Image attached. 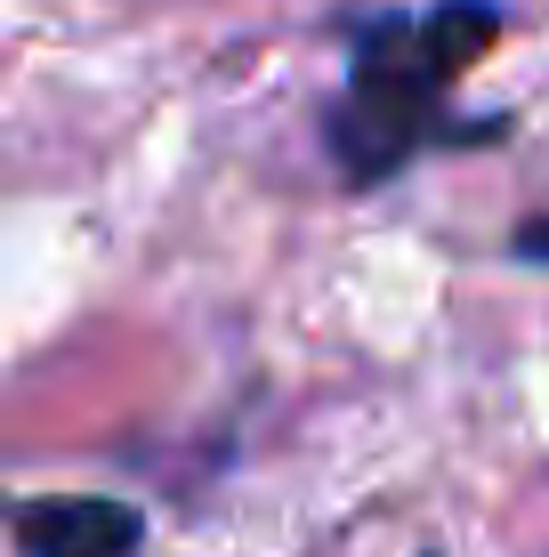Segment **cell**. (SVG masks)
Returning <instances> with one entry per match:
<instances>
[{"instance_id": "7a4b0ae2", "label": "cell", "mask_w": 549, "mask_h": 557, "mask_svg": "<svg viewBox=\"0 0 549 557\" xmlns=\"http://www.w3.org/2000/svg\"><path fill=\"white\" fill-rule=\"evenodd\" d=\"M138 542H146V517L129 502H98V493L16 509V549L25 557H129Z\"/></svg>"}, {"instance_id": "3957f363", "label": "cell", "mask_w": 549, "mask_h": 557, "mask_svg": "<svg viewBox=\"0 0 549 557\" xmlns=\"http://www.w3.org/2000/svg\"><path fill=\"white\" fill-rule=\"evenodd\" d=\"M517 251L549 267V219H534V226H517Z\"/></svg>"}, {"instance_id": "6da1fadb", "label": "cell", "mask_w": 549, "mask_h": 557, "mask_svg": "<svg viewBox=\"0 0 549 557\" xmlns=\"http://www.w3.org/2000/svg\"><path fill=\"white\" fill-rule=\"evenodd\" d=\"M501 41L494 0H437L421 16H372L355 33V65L324 113V146L355 186L404 170L421 146L445 138V89Z\"/></svg>"}]
</instances>
